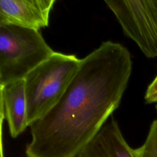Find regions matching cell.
<instances>
[{"instance_id": "6da1fadb", "label": "cell", "mask_w": 157, "mask_h": 157, "mask_svg": "<svg viewBox=\"0 0 157 157\" xmlns=\"http://www.w3.org/2000/svg\"><path fill=\"white\" fill-rule=\"evenodd\" d=\"M128 50L111 40L82 59L61 98L29 127L27 157H77L121 102L132 71Z\"/></svg>"}, {"instance_id": "7a4b0ae2", "label": "cell", "mask_w": 157, "mask_h": 157, "mask_svg": "<svg viewBox=\"0 0 157 157\" xmlns=\"http://www.w3.org/2000/svg\"><path fill=\"white\" fill-rule=\"evenodd\" d=\"M82 59L56 52L24 78L27 121L30 126L45 115L63 96L77 72Z\"/></svg>"}, {"instance_id": "3957f363", "label": "cell", "mask_w": 157, "mask_h": 157, "mask_svg": "<svg viewBox=\"0 0 157 157\" xmlns=\"http://www.w3.org/2000/svg\"><path fill=\"white\" fill-rule=\"evenodd\" d=\"M54 53L39 30L0 25V85L24 79Z\"/></svg>"}, {"instance_id": "277c9868", "label": "cell", "mask_w": 157, "mask_h": 157, "mask_svg": "<svg viewBox=\"0 0 157 157\" xmlns=\"http://www.w3.org/2000/svg\"><path fill=\"white\" fill-rule=\"evenodd\" d=\"M119 22L124 34L148 58L157 57V0L104 1Z\"/></svg>"}, {"instance_id": "5b68a950", "label": "cell", "mask_w": 157, "mask_h": 157, "mask_svg": "<svg viewBox=\"0 0 157 157\" xmlns=\"http://www.w3.org/2000/svg\"><path fill=\"white\" fill-rule=\"evenodd\" d=\"M56 0H1L0 25L39 30L49 25Z\"/></svg>"}, {"instance_id": "8992f818", "label": "cell", "mask_w": 157, "mask_h": 157, "mask_svg": "<svg viewBox=\"0 0 157 157\" xmlns=\"http://www.w3.org/2000/svg\"><path fill=\"white\" fill-rule=\"evenodd\" d=\"M77 157H134L114 118L104 124Z\"/></svg>"}, {"instance_id": "52a82bcc", "label": "cell", "mask_w": 157, "mask_h": 157, "mask_svg": "<svg viewBox=\"0 0 157 157\" xmlns=\"http://www.w3.org/2000/svg\"><path fill=\"white\" fill-rule=\"evenodd\" d=\"M1 99L9 133L16 138L28 126L25 80L21 79L1 86Z\"/></svg>"}, {"instance_id": "ba28073f", "label": "cell", "mask_w": 157, "mask_h": 157, "mask_svg": "<svg viewBox=\"0 0 157 157\" xmlns=\"http://www.w3.org/2000/svg\"><path fill=\"white\" fill-rule=\"evenodd\" d=\"M133 153L134 157H157V119L151 124L145 142L133 149Z\"/></svg>"}, {"instance_id": "9c48e42d", "label": "cell", "mask_w": 157, "mask_h": 157, "mask_svg": "<svg viewBox=\"0 0 157 157\" xmlns=\"http://www.w3.org/2000/svg\"><path fill=\"white\" fill-rule=\"evenodd\" d=\"M144 98L147 103H157V75L148 86Z\"/></svg>"}, {"instance_id": "30bf717a", "label": "cell", "mask_w": 157, "mask_h": 157, "mask_svg": "<svg viewBox=\"0 0 157 157\" xmlns=\"http://www.w3.org/2000/svg\"><path fill=\"white\" fill-rule=\"evenodd\" d=\"M156 112H157V104L156 105Z\"/></svg>"}]
</instances>
